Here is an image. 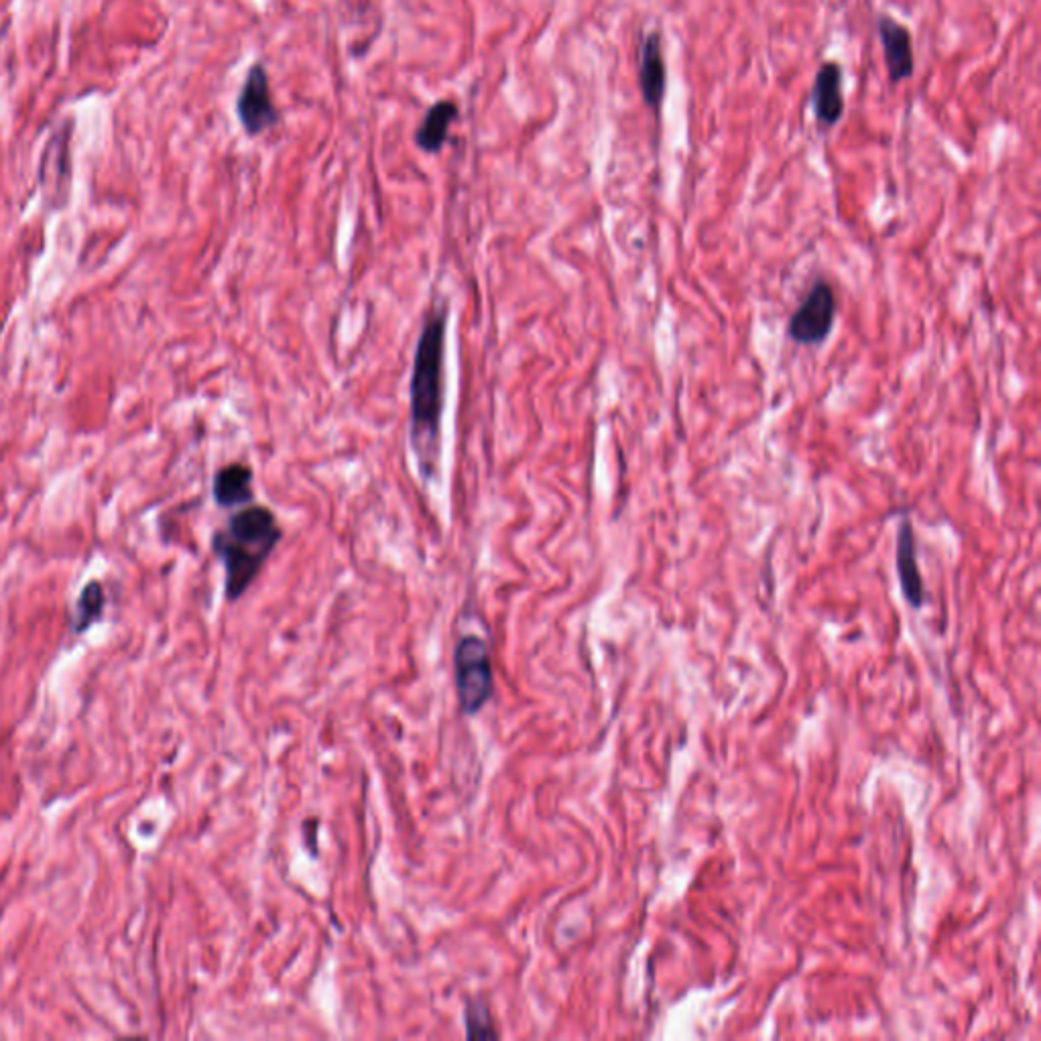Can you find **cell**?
Masks as SVG:
<instances>
[{
    "instance_id": "6da1fadb",
    "label": "cell",
    "mask_w": 1041,
    "mask_h": 1041,
    "mask_svg": "<svg viewBox=\"0 0 1041 1041\" xmlns=\"http://www.w3.org/2000/svg\"><path fill=\"white\" fill-rule=\"evenodd\" d=\"M446 323V306L430 311L418 340L411 372V437L423 476H432L440 458V434L444 415Z\"/></svg>"
},
{
    "instance_id": "7a4b0ae2",
    "label": "cell",
    "mask_w": 1041,
    "mask_h": 1041,
    "mask_svg": "<svg viewBox=\"0 0 1041 1041\" xmlns=\"http://www.w3.org/2000/svg\"><path fill=\"white\" fill-rule=\"evenodd\" d=\"M284 539V529L271 508L262 505L240 508L223 529L212 537V549L224 566V592L236 602L257 580Z\"/></svg>"
},
{
    "instance_id": "3957f363",
    "label": "cell",
    "mask_w": 1041,
    "mask_h": 1041,
    "mask_svg": "<svg viewBox=\"0 0 1041 1041\" xmlns=\"http://www.w3.org/2000/svg\"><path fill=\"white\" fill-rule=\"evenodd\" d=\"M454 680L460 704L466 714H476L493 698V668L483 639L466 635L454 649Z\"/></svg>"
},
{
    "instance_id": "277c9868",
    "label": "cell",
    "mask_w": 1041,
    "mask_h": 1041,
    "mask_svg": "<svg viewBox=\"0 0 1041 1041\" xmlns=\"http://www.w3.org/2000/svg\"><path fill=\"white\" fill-rule=\"evenodd\" d=\"M836 318V296L831 284L818 281L807 291L802 306L794 311L790 320V338L802 344L812 347L824 342L832 332Z\"/></svg>"
},
{
    "instance_id": "5b68a950",
    "label": "cell",
    "mask_w": 1041,
    "mask_h": 1041,
    "mask_svg": "<svg viewBox=\"0 0 1041 1041\" xmlns=\"http://www.w3.org/2000/svg\"><path fill=\"white\" fill-rule=\"evenodd\" d=\"M236 114L250 137H259L265 131L274 128L277 123V111L271 99L269 78L260 63H255L248 70L245 86L240 90V96L236 102Z\"/></svg>"
},
{
    "instance_id": "8992f818",
    "label": "cell",
    "mask_w": 1041,
    "mask_h": 1041,
    "mask_svg": "<svg viewBox=\"0 0 1041 1041\" xmlns=\"http://www.w3.org/2000/svg\"><path fill=\"white\" fill-rule=\"evenodd\" d=\"M885 65L891 84H899L914 75V48H911V33L907 27L901 25L887 14H880L877 21Z\"/></svg>"
},
{
    "instance_id": "52a82bcc",
    "label": "cell",
    "mask_w": 1041,
    "mask_h": 1041,
    "mask_svg": "<svg viewBox=\"0 0 1041 1041\" xmlns=\"http://www.w3.org/2000/svg\"><path fill=\"white\" fill-rule=\"evenodd\" d=\"M812 109L820 128H832L844 114L843 68L836 62H824L812 87Z\"/></svg>"
},
{
    "instance_id": "ba28073f",
    "label": "cell",
    "mask_w": 1041,
    "mask_h": 1041,
    "mask_svg": "<svg viewBox=\"0 0 1041 1041\" xmlns=\"http://www.w3.org/2000/svg\"><path fill=\"white\" fill-rule=\"evenodd\" d=\"M666 86H668V72H666V60L661 51V38L653 31L645 38L643 48H641L639 87H641L645 104L656 114H659V109L666 99Z\"/></svg>"
},
{
    "instance_id": "9c48e42d",
    "label": "cell",
    "mask_w": 1041,
    "mask_h": 1041,
    "mask_svg": "<svg viewBox=\"0 0 1041 1041\" xmlns=\"http://www.w3.org/2000/svg\"><path fill=\"white\" fill-rule=\"evenodd\" d=\"M897 574L907 602L914 608L921 607L924 602V584L919 574L918 552H916V534L911 520H901L897 532Z\"/></svg>"
},
{
    "instance_id": "30bf717a",
    "label": "cell",
    "mask_w": 1041,
    "mask_h": 1041,
    "mask_svg": "<svg viewBox=\"0 0 1041 1041\" xmlns=\"http://www.w3.org/2000/svg\"><path fill=\"white\" fill-rule=\"evenodd\" d=\"M212 495L223 508L247 505L252 501V468L247 464H228L214 476Z\"/></svg>"
},
{
    "instance_id": "8fae6325",
    "label": "cell",
    "mask_w": 1041,
    "mask_h": 1041,
    "mask_svg": "<svg viewBox=\"0 0 1041 1041\" xmlns=\"http://www.w3.org/2000/svg\"><path fill=\"white\" fill-rule=\"evenodd\" d=\"M456 116H458V109L454 102L442 100L434 104L425 114L422 126L415 135L418 147L425 153H440L446 145L450 126L456 121Z\"/></svg>"
},
{
    "instance_id": "7c38bea8",
    "label": "cell",
    "mask_w": 1041,
    "mask_h": 1041,
    "mask_svg": "<svg viewBox=\"0 0 1041 1041\" xmlns=\"http://www.w3.org/2000/svg\"><path fill=\"white\" fill-rule=\"evenodd\" d=\"M104 605H106V596H104L102 584H87L86 588L82 590L80 600H78V608H75V632H84L96 620H100Z\"/></svg>"
},
{
    "instance_id": "4fadbf2b",
    "label": "cell",
    "mask_w": 1041,
    "mask_h": 1041,
    "mask_svg": "<svg viewBox=\"0 0 1041 1041\" xmlns=\"http://www.w3.org/2000/svg\"><path fill=\"white\" fill-rule=\"evenodd\" d=\"M466 1025H468V1035L471 1038H495L496 1031L491 1028V1017H488V1011L483 1004H476V1007H468L466 1011Z\"/></svg>"
}]
</instances>
